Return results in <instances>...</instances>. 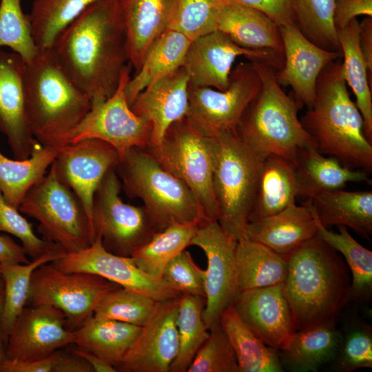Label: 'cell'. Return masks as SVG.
Instances as JSON below:
<instances>
[{
    "label": "cell",
    "mask_w": 372,
    "mask_h": 372,
    "mask_svg": "<svg viewBox=\"0 0 372 372\" xmlns=\"http://www.w3.org/2000/svg\"><path fill=\"white\" fill-rule=\"evenodd\" d=\"M50 50L91 101L110 97L130 63L118 0L91 5L61 32Z\"/></svg>",
    "instance_id": "cell-1"
},
{
    "label": "cell",
    "mask_w": 372,
    "mask_h": 372,
    "mask_svg": "<svg viewBox=\"0 0 372 372\" xmlns=\"http://www.w3.org/2000/svg\"><path fill=\"white\" fill-rule=\"evenodd\" d=\"M284 282L296 330L335 325L351 298L349 269L317 235L286 256Z\"/></svg>",
    "instance_id": "cell-2"
},
{
    "label": "cell",
    "mask_w": 372,
    "mask_h": 372,
    "mask_svg": "<svg viewBox=\"0 0 372 372\" xmlns=\"http://www.w3.org/2000/svg\"><path fill=\"white\" fill-rule=\"evenodd\" d=\"M341 58L322 70L313 105L300 120L320 153L370 174L372 143L365 136L362 116L347 90Z\"/></svg>",
    "instance_id": "cell-3"
},
{
    "label": "cell",
    "mask_w": 372,
    "mask_h": 372,
    "mask_svg": "<svg viewBox=\"0 0 372 372\" xmlns=\"http://www.w3.org/2000/svg\"><path fill=\"white\" fill-rule=\"evenodd\" d=\"M26 107L31 132L42 145L57 149L91 109L92 101L65 74L50 50L26 62Z\"/></svg>",
    "instance_id": "cell-4"
},
{
    "label": "cell",
    "mask_w": 372,
    "mask_h": 372,
    "mask_svg": "<svg viewBox=\"0 0 372 372\" xmlns=\"http://www.w3.org/2000/svg\"><path fill=\"white\" fill-rule=\"evenodd\" d=\"M252 63L262 86L242 116L236 134L262 159L273 154L293 161L300 149L316 145L298 117L302 107L281 88L276 70L262 63Z\"/></svg>",
    "instance_id": "cell-5"
},
{
    "label": "cell",
    "mask_w": 372,
    "mask_h": 372,
    "mask_svg": "<svg viewBox=\"0 0 372 372\" xmlns=\"http://www.w3.org/2000/svg\"><path fill=\"white\" fill-rule=\"evenodd\" d=\"M115 171L125 194L143 201L156 231L174 223L206 220L189 188L147 148L123 152Z\"/></svg>",
    "instance_id": "cell-6"
},
{
    "label": "cell",
    "mask_w": 372,
    "mask_h": 372,
    "mask_svg": "<svg viewBox=\"0 0 372 372\" xmlns=\"http://www.w3.org/2000/svg\"><path fill=\"white\" fill-rule=\"evenodd\" d=\"M216 138L218 153L212 187L218 223L229 236L239 241L245 238L263 159L247 147L236 132Z\"/></svg>",
    "instance_id": "cell-7"
},
{
    "label": "cell",
    "mask_w": 372,
    "mask_h": 372,
    "mask_svg": "<svg viewBox=\"0 0 372 372\" xmlns=\"http://www.w3.org/2000/svg\"><path fill=\"white\" fill-rule=\"evenodd\" d=\"M147 149L189 188L205 219L218 221L212 187L218 153L217 138L204 135L185 116L168 127L158 146Z\"/></svg>",
    "instance_id": "cell-8"
},
{
    "label": "cell",
    "mask_w": 372,
    "mask_h": 372,
    "mask_svg": "<svg viewBox=\"0 0 372 372\" xmlns=\"http://www.w3.org/2000/svg\"><path fill=\"white\" fill-rule=\"evenodd\" d=\"M18 209L39 222L37 231L43 239L66 253L85 249L94 240L91 220L83 204L59 180L52 164L26 193Z\"/></svg>",
    "instance_id": "cell-9"
},
{
    "label": "cell",
    "mask_w": 372,
    "mask_h": 372,
    "mask_svg": "<svg viewBox=\"0 0 372 372\" xmlns=\"http://www.w3.org/2000/svg\"><path fill=\"white\" fill-rule=\"evenodd\" d=\"M121 183L110 169L97 187L93 198L91 223L95 237H99L109 252L131 257L156 232L143 206L123 201Z\"/></svg>",
    "instance_id": "cell-10"
},
{
    "label": "cell",
    "mask_w": 372,
    "mask_h": 372,
    "mask_svg": "<svg viewBox=\"0 0 372 372\" xmlns=\"http://www.w3.org/2000/svg\"><path fill=\"white\" fill-rule=\"evenodd\" d=\"M118 287L94 273L63 272L50 262L33 272L27 304L59 309L64 313L68 328L76 331L94 314L103 297Z\"/></svg>",
    "instance_id": "cell-11"
},
{
    "label": "cell",
    "mask_w": 372,
    "mask_h": 372,
    "mask_svg": "<svg viewBox=\"0 0 372 372\" xmlns=\"http://www.w3.org/2000/svg\"><path fill=\"white\" fill-rule=\"evenodd\" d=\"M262 86L253 63H239L232 68L227 90L189 85L185 116L200 132L209 137L236 132L245 110Z\"/></svg>",
    "instance_id": "cell-12"
},
{
    "label": "cell",
    "mask_w": 372,
    "mask_h": 372,
    "mask_svg": "<svg viewBox=\"0 0 372 372\" xmlns=\"http://www.w3.org/2000/svg\"><path fill=\"white\" fill-rule=\"evenodd\" d=\"M132 67L130 63L125 67L110 97L92 101L90 110L73 132L70 143L96 138L114 147L120 155L130 148L149 146L152 125L132 112L125 93Z\"/></svg>",
    "instance_id": "cell-13"
},
{
    "label": "cell",
    "mask_w": 372,
    "mask_h": 372,
    "mask_svg": "<svg viewBox=\"0 0 372 372\" xmlns=\"http://www.w3.org/2000/svg\"><path fill=\"white\" fill-rule=\"evenodd\" d=\"M237 242L218 221L205 220L190 242L201 249L207 258V269L203 271L206 298L203 319L208 329L219 322L222 312L234 305L240 292L235 262Z\"/></svg>",
    "instance_id": "cell-14"
},
{
    "label": "cell",
    "mask_w": 372,
    "mask_h": 372,
    "mask_svg": "<svg viewBox=\"0 0 372 372\" xmlns=\"http://www.w3.org/2000/svg\"><path fill=\"white\" fill-rule=\"evenodd\" d=\"M240 56L276 71L285 62L281 54L243 48L226 34L216 30L192 41L187 50L182 66L188 75L189 85L227 90L233 63Z\"/></svg>",
    "instance_id": "cell-15"
},
{
    "label": "cell",
    "mask_w": 372,
    "mask_h": 372,
    "mask_svg": "<svg viewBox=\"0 0 372 372\" xmlns=\"http://www.w3.org/2000/svg\"><path fill=\"white\" fill-rule=\"evenodd\" d=\"M52 263L63 272L94 273L156 301L178 298L182 295L162 278L152 276L141 269L131 257L115 255L107 251L99 237H95L88 247L66 253Z\"/></svg>",
    "instance_id": "cell-16"
},
{
    "label": "cell",
    "mask_w": 372,
    "mask_h": 372,
    "mask_svg": "<svg viewBox=\"0 0 372 372\" xmlns=\"http://www.w3.org/2000/svg\"><path fill=\"white\" fill-rule=\"evenodd\" d=\"M74 331L64 313L45 304L24 307L17 318L5 347L6 359L32 361L45 358L74 343Z\"/></svg>",
    "instance_id": "cell-17"
},
{
    "label": "cell",
    "mask_w": 372,
    "mask_h": 372,
    "mask_svg": "<svg viewBox=\"0 0 372 372\" xmlns=\"http://www.w3.org/2000/svg\"><path fill=\"white\" fill-rule=\"evenodd\" d=\"M119 158L118 152L107 143L85 138L59 149L52 163L56 176L79 198L90 220L94 193Z\"/></svg>",
    "instance_id": "cell-18"
},
{
    "label": "cell",
    "mask_w": 372,
    "mask_h": 372,
    "mask_svg": "<svg viewBox=\"0 0 372 372\" xmlns=\"http://www.w3.org/2000/svg\"><path fill=\"white\" fill-rule=\"evenodd\" d=\"M179 298L157 302L117 371L169 372L178 347L176 319Z\"/></svg>",
    "instance_id": "cell-19"
},
{
    "label": "cell",
    "mask_w": 372,
    "mask_h": 372,
    "mask_svg": "<svg viewBox=\"0 0 372 372\" xmlns=\"http://www.w3.org/2000/svg\"><path fill=\"white\" fill-rule=\"evenodd\" d=\"M233 306L253 332L278 351L297 331L284 282L242 290Z\"/></svg>",
    "instance_id": "cell-20"
},
{
    "label": "cell",
    "mask_w": 372,
    "mask_h": 372,
    "mask_svg": "<svg viewBox=\"0 0 372 372\" xmlns=\"http://www.w3.org/2000/svg\"><path fill=\"white\" fill-rule=\"evenodd\" d=\"M284 46L283 67L275 77L280 86L291 87L293 98L302 106L310 108L313 103L316 83L324 68L342 56L309 41L295 23L280 26Z\"/></svg>",
    "instance_id": "cell-21"
},
{
    "label": "cell",
    "mask_w": 372,
    "mask_h": 372,
    "mask_svg": "<svg viewBox=\"0 0 372 372\" xmlns=\"http://www.w3.org/2000/svg\"><path fill=\"white\" fill-rule=\"evenodd\" d=\"M25 65L17 53L0 49V132L16 159L28 158L37 141L27 113Z\"/></svg>",
    "instance_id": "cell-22"
},
{
    "label": "cell",
    "mask_w": 372,
    "mask_h": 372,
    "mask_svg": "<svg viewBox=\"0 0 372 372\" xmlns=\"http://www.w3.org/2000/svg\"><path fill=\"white\" fill-rule=\"evenodd\" d=\"M189 78L183 66L143 90L130 105L132 112L150 123L148 147L158 146L168 127L188 111Z\"/></svg>",
    "instance_id": "cell-23"
},
{
    "label": "cell",
    "mask_w": 372,
    "mask_h": 372,
    "mask_svg": "<svg viewBox=\"0 0 372 372\" xmlns=\"http://www.w3.org/2000/svg\"><path fill=\"white\" fill-rule=\"evenodd\" d=\"M316 235L315 219L304 202L301 205L293 203L276 214L251 221L245 229V238L285 256Z\"/></svg>",
    "instance_id": "cell-24"
},
{
    "label": "cell",
    "mask_w": 372,
    "mask_h": 372,
    "mask_svg": "<svg viewBox=\"0 0 372 372\" xmlns=\"http://www.w3.org/2000/svg\"><path fill=\"white\" fill-rule=\"evenodd\" d=\"M172 0H118L130 63L138 71L159 37L168 29Z\"/></svg>",
    "instance_id": "cell-25"
},
{
    "label": "cell",
    "mask_w": 372,
    "mask_h": 372,
    "mask_svg": "<svg viewBox=\"0 0 372 372\" xmlns=\"http://www.w3.org/2000/svg\"><path fill=\"white\" fill-rule=\"evenodd\" d=\"M291 161L299 196L312 198L322 192L341 189L350 182L371 183L368 173L348 167L334 157H326L314 145L300 149Z\"/></svg>",
    "instance_id": "cell-26"
},
{
    "label": "cell",
    "mask_w": 372,
    "mask_h": 372,
    "mask_svg": "<svg viewBox=\"0 0 372 372\" xmlns=\"http://www.w3.org/2000/svg\"><path fill=\"white\" fill-rule=\"evenodd\" d=\"M217 30L243 48L284 56L280 27L263 12L254 8L239 4H225Z\"/></svg>",
    "instance_id": "cell-27"
},
{
    "label": "cell",
    "mask_w": 372,
    "mask_h": 372,
    "mask_svg": "<svg viewBox=\"0 0 372 372\" xmlns=\"http://www.w3.org/2000/svg\"><path fill=\"white\" fill-rule=\"evenodd\" d=\"M342 340L335 325H320L296 331L278 351L281 363L293 371H316L334 360Z\"/></svg>",
    "instance_id": "cell-28"
},
{
    "label": "cell",
    "mask_w": 372,
    "mask_h": 372,
    "mask_svg": "<svg viewBox=\"0 0 372 372\" xmlns=\"http://www.w3.org/2000/svg\"><path fill=\"white\" fill-rule=\"evenodd\" d=\"M299 196L293 162L278 155L263 159L257 194L249 222L276 214L296 203Z\"/></svg>",
    "instance_id": "cell-29"
},
{
    "label": "cell",
    "mask_w": 372,
    "mask_h": 372,
    "mask_svg": "<svg viewBox=\"0 0 372 372\" xmlns=\"http://www.w3.org/2000/svg\"><path fill=\"white\" fill-rule=\"evenodd\" d=\"M316 214L323 226L349 227L369 239L372 234V192L341 189L320 193L312 198Z\"/></svg>",
    "instance_id": "cell-30"
},
{
    "label": "cell",
    "mask_w": 372,
    "mask_h": 372,
    "mask_svg": "<svg viewBox=\"0 0 372 372\" xmlns=\"http://www.w3.org/2000/svg\"><path fill=\"white\" fill-rule=\"evenodd\" d=\"M141 329L140 326L99 318L92 315L74 331V343L98 355L116 369L138 336Z\"/></svg>",
    "instance_id": "cell-31"
},
{
    "label": "cell",
    "mask_w": 372,
    "mask_h": 372,
    "mask_svg": "<svg viewBox=\"0 0 372 372\" xmlns=\"http://www.w3.org/2000/svg\"><path fill=\"white\" fill-rule=\"evenodd\" d=\"M191 42L183 34L171 29L159 37L125 86V93L130 105L147 87L182 66Z\"/></svg>",
    "instance_id": "cell-32"
},
{
    "label": "cell",
    "mask_w": 372,
    "mask_h": 372,
    "mask_svg": "<svg viewBox=\"0 0 372 372\" xmlns=\"http://www.w3.org/2000/svg\"><path fill=\"white\" fill-rule=\"evenodd\" d=\"M235 262L240 291L284 282L287 257L247 238L237 242Z\"/></svg>",
    "instance_id": "cell-33"
},
{
    "label": "cell",
    "mask_w": 372,
    "mask_h": 372,
    "mask_svg": "<svg viewBox=\"0 0 372 372\" xmlns=\"http://www.w3.org/2000/svg\"><path fill=\"white\" fill-rule=\"evenodd\" d=\"M219 322L236 353L238 372L283 371L278 350L262 342L240 318L234 306L222 312Z\"/></svg>",
    "instance_id": "cell-34"
},
{
    "label": "cell",
    "mask_w": 372,
    "mask_h": 372,
    "mask_svg": "<svg viewBox=\"0 0 372 372\" xmlns=\"http://www.w3.org/2000/svg\"><path fill=\"white\" fill-rule=\"evenodd\" d=\"M65 254L61 247H57L28 263H1L0 275L4 281L5 295L0 316V340L5 347L17 318L27 304L33 272L39 266L54 262Z\"/></svg>",
    "instance_id": "cell-35"
},
{
    "label": "cell",
    "mask_w": 372,
    "mask_h": 372,
    "mask_svg": "<svg viewBox=\"0 0 372 372\" xmlns=\"http://www.w3.org/2000/svg\"><path fill=\"white\" fill-rule=\"evenodd\" d=\"M59 149L36 141L25 159H10L0 152V192L10 205L19 208L29 189L47 173Z\"/></svg>",
    "instance_id": "cell-36"
},
{
    "label": "cell",
    "mask_w": 372,
    "mask_h": 372,
    "mask_svg": "<svg viewBox=\"0 0 372 372\" xmlns=\"http://www.w3.org/2000/svg\"><path fill=\"white\" fill-rule=\"evenodd\" d=\"M359 29L360 23L354 19L338 31V37L343 57L344 78L356 98L355 104L362 116L365 136L372 143L371 85L360 47Z\"/></svg>",
    "instance_id": "cell-37"
},
{
    "label": "cell",
    "mask_w": 372,
    "mask_h": 372,
    "mask_svg": "<svg viewBox=\"0 0 372 372\" xmlns=\"http://www.w3.org/2000/svg\"><path fill=\"white\" fill-rule=\"evenodd\" d=\"M304 203L309 207L317 227V236L337 252L342 254L351 272V298L369 297L372 289V252L356 241L347 227L337 226L338 232H333L322 225L312 201L307 198Z\"/></svg>",
    "instance_id": "cell-38"
},
{
    "label": "cell",
    "mask_w": 372,
    "mask_h": 372,
    "mask_svg": "<svg viewBox=\"0 0 372 372\" xmlns=\"http://www.w3.org/2000/svg\"><path fill=\"white\" fill-rule=\"evenodd\" d=\"M200 223L197 221L174 223L156 231L132 254V259L137 267L149 275L161 278L167 265L190 246Z\"/></svg>",
    "instance_id": "cell-39"
},
{
    "label": "cell",
    "mask_w": 372,
    "mask_h": 372,
    "mask_svg": "<svg viewBox=\"0 0 372 372\" xmlns=\"http://www.w3.org/2000/svg\"><path fill=\"white\" fill-rule=\"evenodd\" d=\"M98 1L34 0L28 16L39 50H50L61 32Z\"/></svg>",
    "instance_id": "cell-40"
},
{
    "label": "cell",
    "mask_w": 372,
    "mask_h": 372,
    "mask_svg": "<svg viewBox=\"0 0 372 372\" xmlns=\"http://www.w3.org/2000/svg\"><path fill=\"white\" fill-rule=\"evenodd\" d=\"M204 296L182 294L176 323L178 347L169 372H187L198 350L207 340L209 330L203 319Z\"/></svg>",
    "instance_id": "cell-41"
},
{
    "label": "cell",
    "mask_w": 372,
    "mask_h": 372,
    "mask_svg": "<svg viewBox=\"0 0 372 372\" xmlns=\"http://www.w3.org/2000/svg\"><path fill=\"white\" fill-rule=\"evenodd\" d=\"M335 0H291L295 24L311 43L341 53L333 23Z\"/></svg>",
    "instance_id": "cell-42"
},
{
    "label": "cell",
    "mask_w": 372,
    "mask_h": 372,
    "mask_svg": "<svg viewBox=\"0 0 372 372\" xmlns=\"http://www.w3.org/2000/svg\"><path fill=\"white\" fill-rule=\"evenodd\" d=\"M223 0H172L168 29L191 41L217 30Z\"/></svg>",
    "instance_id": "cell-43"
},
{
    "label": "cell",
    "mask_w": 372,
    "mask_h": 372,
    "mask_svg": "<svg viewBox=\"0 0 372 372\" xmlns=\"http://www.w3.org/2000/svg\"><path fill=\"white\" fill-rule=\"evenodd\" d=\"M157 302L148 296L118 287L103 297L93 316L143 327L152 315Z\"/></svg>",
    "instance_id": "cell-44"
},
{
    "label": "cell",
    "mask_w": 372,
    "mask_h": 372,
    "mask_svg": "<svg viewBox=\"0 0 372 372\" xmlns=\"http://www.w3.org/2000/svg\"><path fill=\"white\" fill-rule=\"evenodd\" d=\"M8 47L25 62L39 52L33 39L28 14L21 7V0H0V48Z\"/></svg>",
    "instance_id": "cell-45"
},
{
    "label": "cell",
    "mask_w": 372,
    "mask_h": 372,
    "mask_svg": "<svg viewBox=\"0 0 372 372\" xmlns=\"http://www.w3.org/2000/svg\"><path fill=\"white\" fill-rule=\"evenodd\" d=\"M209 330L187 372H238L236 353L220 322Z\"/></svg>",
    "instance_id": "cell-46"
},
{
    "label": "cell",
    "mask_w": 372,
    "mask_h": 372,
    "mask_svg": "<svg viewBox=\"0 0 372 372\" xmlns=\"http://www.w3.org/2000/svg\"><path fill=\"white\" fill-rule=\"evenodd\" d=\"M0 231L11 234L21 242L28 256L35 260L59 245L39 238L32 225L21 214L19 209L10 205L0 192Z\"/></svg>",
    "instance_id": "cell-47"
},
{
    "label": "cell",
    "mask_w": 372,
    "mask_h": 372,
    "mask_svg": "<svg viewBox=\"0 0 372 372\" xmlns=\"http://www.w3.org/2000/svg\"><path fill=\"white\" fill-rule=\"evenodd\" d=\"M337 369L349 372L361 368H372V335L371 327H353L342 336L335 358Z\"/></svg>",
    "instance_id": "cell-48"
},
{
    "label": "cell",
    "mask_w": 372,
    "mask_h": 372,
    "mask_svg": "<svg viewBox=\"0 0 372 372\" xmlns=\"http://www.w3.org/2000/svg\"><path fill=\"white\" fill-rule=\"evenodd\" d=\"M203 271L185 249L167 265L161 278L181 294L205 297Z\"/></svg>",
    "instance_id": "cell-49"
},
{
    "label": "cell",
    "mask_w": 372,
    "mask_h": 372,
    "mask_svg": "<svg viewBox=\"0 0 372 372\" xmlns=\"http://www.w3.org/2000/svg\"><path fill=\"white\" fill-rule=\"evenodd\" d=\"M225 4H239L258 10L279 27L295 23L291 0H223Z\"/></svg>",
    "instance_id": "cell-50"
},
{
    "label": "cell",
    "mask_w": 372,
    "mask_h": 372,
    "mask_svg": "<svg viewBox=\"0 0 372 372\" xmlns=\"http://www.w3.org/2000/svg\"><path fill=\"white\" fill-rule=\"evenodd\" d=\"M360 15L372 17V0H335L333 23L337 32Z\"/></svg>",
    "instance_id": "cell-51"
},
{
    "label": "cell",
    "mask_w": 372,
    "mask_h": 372,
    "mask_svg": "<svg viewBox=\"0 0 372 372\" xmlns=\"http://www.w3.org/2000/svg\"><path fill=\"white\" fill-rule=\"evenodd\" d=\"M59 351L58 350L45 358L32 361L5 359L0 364V372H54Z\"/></svg>",
    "instance_id": "cell-52"
},
{
    "label": "cell",
    "mask_w": 372,
    "mask_h": 372,
    "mask_svg": "<svg viewBox=\"0 0 372 372\" xmlns=\"http://www.w3.org/2000/svg\"><path fill=\"white\" fill-rule=\"evenodd\" d=\"M30 262L22 245L15 242L10 236L0 234V263Z\"/></svg>",
    "instance_id": "cell-53"
},
{
    "label": "cell",
    "mask_w": 372,
    "mask_h": 372,
    "mask_svg": "<svg viewBox=\"0 0 372 372\" xmlns=\"http://www.w3.org/2000/svg\"><path fill=\"white\" fill-rule=\"evenodd\" d=\"M360 47L366 63L369 83L372 81V17H366L360 23Z\"/></svg>",
    "instance_id": "cell-54"
},
{
    "label": "cell",
    "mask_w": 372,
    "mask_h": 372,
    "mask_svg": "<svg viewBox=\"0 0 372 372\" xmlns=\"http://www.w3.org/2000/svg\"><path fill=\"white\" fill-rule=\"evenodd\" d=\"M54 372H94L90 364L74 352L59 351Z\"/></svg>",
    "instance_id": "cell-55"
},
{
    "label": "cell",
    "mask_w": 372,
    "mask_h": 372,
    "mask_svg": "<svg viewBox=\"0 0 372 372\" xmlns=\"http://www.w3.org/2000/svg\"><path fill=\"white\" fill-rule=\"evenodd\" d=\"M72 351L85 359L95 372L117 371L116 369L113 365L93 353L83 348L78 347L77 349H74Z\"/></svg>",
    "instance_id": "cell-56"
},
{
    "label": "cell",
    "mask_w": 372,
    "mask_h": 372,
    "mask_svg": "<svg viewBox=\"0 0 372 372\" xmlns=\"http://www.w3.org/2000/svg\"><path fill=\"white\" fill-rule=\"evenodd\" d=\"M5 295L4 281L0 275V316L3 310ZM6 359L5 347L0 340V364Z\"/></svg>",
    "instance_id": "cell-57"
},
{
    "label": "cell",
    "mask_w": 372,
    "mask_h": 372,
    "mask_svg": "<svg viewBox=\"0 0 372 372\" xmlns=\"http://www.w3.org/2000/svg\"><path fill=\"white\" fill-rule=\"evenodd\" d=\"M0 269H1V263H0Z\"/></svg>",
    "instance_id": "cell-58"
}]
</instances>
